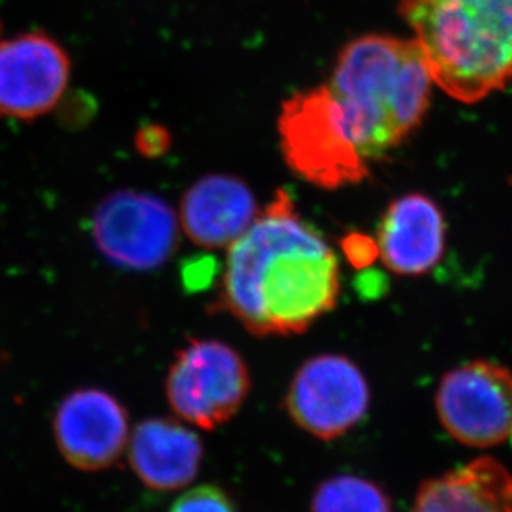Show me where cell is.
<instances>
[{
  "label": "cell",
  "instance_id": "cell-1",
  "mask_svg": "<svg viewBox=\"0 0 512 512\" xmlns=\"http://www.w3.org/2000/svg\"><path fill=\"white\" fill-rule=\"evenodd\" d=\"M339 259L284 191L228 247L219 310L256 337L302 334L334 310Z\"/></svg>",
  "mask_w": 512,
  "mask_h": 512
},
{
  "label": "cell",
  "instance_id": "cell-2",
  "mask_svg": "<svg viewBox=\"0 0 512 512\" xmlns=\"http://www.w3.org/2000/svg\"><path fill=\"white\" fill-rule=\"evenodd\" d=\"M433 83L415 39L372 34L343 47L327 88L350 140L370 165L420 128Z\"/></svg>",
  "mask_w": 512,
  "mask_h": 512
},
{
  "label": "cell",
  "instance_id": "cell-3",
  "mask_svg": "<svg viewBox=\"0 0 512 512\" xmlns=\"http://www.w3.org/2000/svg\"><path fill=\"white\" fill-rule=\"evenodd\" d=\"M433 82L478 103L512 83V0H400Z\"/></svg>",
  "mask_w": 512,
  "mask_h": 512
},
{
  "label": "cell",
  "instance_id": "cell-4",
  "mask_svg": "<svg viewBox=\"0 0 512 512\" xmlns=\"http://www.w3.org/2000/svg\"><path fill=\"white\" fill-rule=\"evenodd\" d=\"M279 135L290 170L325 189L357 184L368 163L353 145L327 85L295 93L279 116Z\"/></svg>",
  "mask_w": 512,
  "mask_h": 512
},
{
  "label": "cell",
  "instance_id": "cell-5",
  "mask_svg": "<svg viewBox=\"0 0 512 512\" xmlns=\"http://www.w3.org/2000/svg\"><path fill=\"white\" fill-rule=\"evenodd\" d=\"M251 375L241 355L219 340H191L174 357L166 398L189 425L214 430L241 410Z\"/></svg>",
  "mask_w": 512,
  "mask_h": 512
},
{
  "label": "cell",
  "instance_id": "cell-6",
  "mask_svg": "<svg viewBox=\"0 0 512 512\" xmlns=\"http://www.w3.org/2000/svg\"><path fill=\"white\" fill-rule=\"evenodd\" d=\"M441 425L458 443L493 448L512 436V372L488 360L446 373L436 392Z\"/></svg>",
  "mask_w": 512,
  "mask_h": 512
},
{
  "label": "cell",
  "instance_id": "cell-7",
  "mask_svg": "<svg viewBox=\"0 0 512 512\" xmlns=\"http://www.w3.org/2000/svg\"><path fill=\"white\" fill-rule=\"evenodd\" d=\"M370 388L362 370L343 355L310 358L290 382L285 408L305 433L332 441L367 415Z\"/></svg>",
  "mask_w": 512,
  "mask_h": 512
},
{
  "label": "cell",
  "instance_id": "cell-8",
  "mask_svg": "<svg viewBox=\"0 0 512 512\" xmlns=\"http://www.w3.org/2000/svg\"><path fill=\"white\" fill-rule=\"evenodd\" d=\"M92 234L108 261L131 271H150L176 251L178 219L163 199L118 191L93 214Z\"/></svg>",
  "mask_w": 512,
  "mask_h": 512
},
{
  "label": "cell",
  "instance_id": "cell-9",
  "mask_svg": "<svg viewBox=\"0 0 512 512\" xmlns=\"http://www.w3.org/2000/svg\"><path fill=\"white\" fill-rule=\"evenodd\" d=\"M70 72L67 50L40 30L0 39V116L30 121L52 112Z\"/></svg>",
  "mask_w": 512,
  "mask_h": 512
},
{
  "label": "cell",
  "instance_id": "cell-10",
  "mask_svg": "<svg viewBox=\"0 0 512 512\" xmlns=\"http://www.w3.org/2000/svg\"><path fill=\"white\" fill-rule=\"evenodd\" d=\"M54 435L60 455L70 466L97 473L123 455L130 441V418L112 393L82 388L60 401Z\"/></svg>",
  "mask_w": 512,
  "mask_h": 512
},
{
  "label": "cell",
  "instance_id": "cell-11",
  "mask_svg": "<svg viewBox=\"0 0 512 512\" xmlns=\"http://www.w3.org/2000/svg\"><path fill=\"white\" fill-rule=\"evenodd\" d=\"M375 242L388 271L397 276H423L445 254L443 211L425 194H405L388 206Z\"/></svg>",
  "mask_w": 512,
  "mask_h": 512
},
{
  "label": "cell",
  "instance_id": "cell-12",
  "mask_svg": "<svg viewBox=\"0 0 512 512\" xmlns=\"http://www.w3.org/2000/svg\"><path fill=\"white\" fill-rule=\"evenodd\" d=\"M259 216L256 198L244 181L229 174L204 176L181 201V226L203 249H228Z\"/></svg>",
  "mask_w": 512,
  "mask_h": 512
},
{
  "label": "cell",
  "instance_id": "cell-13",
  "mask_svg": "<svg viewBox=\"0 0 512 512\" xmlns=\"http://www.w3.org/2000/svg\"><path fill=\"white\" fill-rule=\"evenodd\" d=\"M198 433L171 418H150L136 426L128 458L136 478L153 491H178L193 483L203 463Z\"/></svg>",
  "mask_w": 512,
  "mask_h": 512
},
{
  "label": "cell",
  "instance_id": "cell-14",
  "mask_svg": "<svg viewBox=\"0 0 512 512\" xmlns=\"http://www.w3.org/2000/svg\"><path fill=\"white\" fill-rule=\"evenodd\" d=\"M413 512H512V473L496 459H474L421 484Z\"/></svg>",
  "mask_w": 512,
  "mask_h": 512
},
{
  "label": "cell",
  "instance_id": "cell-15",
  "mask_svg": "<svg viewBox=\"0 0 512 512\" xmlns=\"http://www.w3.org/2000/svg\"><path fill=\"white\" fill-rule=\"evenodd\" d=\"M312 512H393L392 501L370 479L340 474L320 484Z\"/></svg>",
  "mask_w": 512,
  "mask_h": 512
},
{
  "label": "cell",
  "instance_id": "cell-16",
  "mask_svg": "<svg viewBox=\"0 0 512 512\" xmlns=\"http://www.w3.org/2000/svg\"><path fill=\"white\" fill-rule=\"evenodd\" d=\"M170 512H239L224 489L204 484L181 494Z\"/></svg>",
  "mask_w": 512,
  "mask_h": 512
},
{
  "label": "cell",
  "instance_id": "cell-17",
  "mask_svg": "<svg viewBox=\"0 0 512 512\" xmlns=\"http://www.w3.org/2000/svg\"><path fill=\"white\" fill-rule=\"evenodd\" d=\"M343 251L355 267L370 266L378 257L377 242L363 234H352L343 242Z\"/></svg>",
  "mask_w": 512,
  "mask_h": 512
}]
</instances>
